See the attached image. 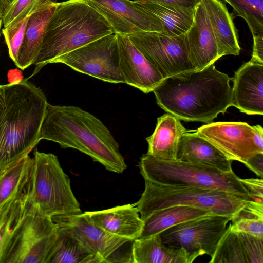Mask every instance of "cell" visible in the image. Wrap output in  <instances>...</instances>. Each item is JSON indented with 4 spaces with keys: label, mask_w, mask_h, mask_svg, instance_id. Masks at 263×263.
I'll list each match as a JSON object with an SVG mask.
<instances>
[{
    "label": "cell",
    "mask_w": 263,
    "mask_h": 263,
    "mask_svg": "<svg viewBox=\"0 0 263 263\" xmlns=\"http://www.w3.org/2000/svg\"><path fill=\"white\" fill-rule=\"evenodd\" d=\"M243 164L257 176L262 178L263 153H258L250 157Z\"/></svg>",
    "instance_id": "35"
},
{
    "label": "cell",
    "mask_w": 263,
    "mask_h": 263,
    "mask_svg": "<svg viewBox=\"0 0 263 263\" xmlns=\"http://www.w3.org/2000/svg\"><path fill=\"white\" fill-rule=\"evenodd\" d=\"M2 24V20L1 18H0V36H1V28Z\"/></svg>",
    "instance_id": "41"
},
{
    "label": "cell",
    "mask_w": 263,
    "mask_h": 263,
    "mask_svg": "<svg viewBox=\"0 0 263 263\" xmlns=\"http://www.w3.org/2000/svg\"><path fill=\"white\" fill-rule=\"evenodd\" d=\"M33 162V158L27 155L15 164L0 172V208L26 191Z\"/></svg>",
    "instance_id": "28"
},
{
    "label": "cell",
    "mask_w": 263,
    "mask_h": 263,
    "mask_svg": "<svg viewBox=\"0 0 263 263\" xmlns=\"http://www.w3.org/2000/svg\"><path fill=\"white\" fill-rule=\"evenodd\" d=\"M198 257L183 248L165 246L159 234L138 238L132 246L133 263H192Z\"/></svg>",
    "instance_id": "24"
},
{
    "label": "cell",
    "mask_w": 263,
    "mask_h": 263,
    "mask_svg": "<svg viewBox=\"0 0 263 263\" xmlns=\"http://www.w3.org/2000/svg\"><path fill=\"white\" fill-rule=\"evenodd\" d=\"M58 237L52 218L28 204L3 263H49Z\"/></svg>",
    "instance_id": "8"
},
{
    "label": "cell",
    "mask_w": 263,
    "mask_h": 263,
    "mask_svg": "<svg viewBox=\"0 0 263 263\" xmlns=\"http://www.w3.org/2000/svg\"><path fill=\"white\" fill-rule=\"evenodd\" d=\"M117 35L120 69L125 83L145 93L153 92L164 79L127 35L119 34Z\"/></svg>",
    "instance_id": "15"
},
{
    "label": "cell",
    "mask_w": 263,
    "mask_h": 263,
    "mask_svg": "<svg viewBox=\"0 0 263 263\" xmlns=\"http://www.w3.org/2000/svg\"><path fill=\"white\" fill-rule=\"evenodd\" d=\"M183 42L196 70L214 64L220 58L206 10L200 0L194 8L193 22L183 35Z\"/></svg>",
    "instance_id": "16"
},
{
    "label": "cell",
    "mask_w": 263,
    "mask_h": 263,
    "mask_svg": "<svg viewBox=\"0 0 263 263\" xmlns=\"http://www.w3.org/2000/svg\"><path fill=\"white\" fill-rule=\"evenodd\" d=\"M222 1L231 6L234 16L246 22L252 35L263 34V0Z\"/></svg>",
    "instance_id": "31"
},
{
    "label": "cell",
    "mask_w": 263,
    "mask_h": 263,
    "mask_svg": "<svg viewBox=\"0 0 263 263\" xmlns=\"http://www.w3.org/2000/svg\"><path fill=\"white\" fill-rule=\"evenodd\" d=\"M211 258L210 263H263V237L229 226Z\"/></svg>",
    "instance_id": "18"
},
{
    "label": "cell",
    "mask_w": 263,
    "mask_h": 263,
    "mask_svg": "<svg viewBox=\"0 0 263 263\" xmlns=\"http://www.w3.org/2000/svg\"><path fill=\"white\" fill-rule=\"evenodd\" d=\"M26 193L29 205L52 218L82 213L69 176L52 153L34 151Z\"/></svg>",
    "instance_id": "5"
},
{
    "label": "cell",
    "mask_w": 263,
    "mask_h": 263,
    "mask_svg": "<svg viewBox=\"0 0 263 263\" xmlns=\"http://www.w3.org/2000/svg\"><path fill=\"white\" fill-rule=\"evenodd\" d=\"M183 35L170 36L164 32L144 31L127 36L165 79L196 70L188 57Z\"/></svg>",
    "instance_id": "12"
},
{
    "label": "cell",
    "mask_w": 263,
    "mask_h": 263,
    "mask_svg": "<svg viewBox=\"0 0 263 263\" xmlns=\"http://www.w3.org/2000/svg\"><path fill=\"white\" fill-rule=\"evenodd\" d=\"M26 192L0 208V263H3L12 238L26 212L28 204Z\"/></svg>",
    "instance_id": "29"
},
{
    "label": "cell",
    "mask_w": 263,
    "mask_h": 263,
    "mask_svg": "<svg viewBox=\"0 0 263 263\" xmlns=\"http://www.w3.org/2000/svg\"><path fill=\"white\" fill-rule=\"evenodd\" d=\"M138 166L144 180L165 185L220 190L248 201L253 200L233 171L224 172L178 159L161 160L147 154L142 156Z\"/></svg>",
    "instance_id": "7"
},
{
    "label": "cell",
    "mask_w": 263,
    "mask_h": 263,
    "mask_svg": "<svg viewBox=\"0 0 263 263\" xmlns=\"http://www.w3.org/2000/svg\"><path fill=\"white\" fill-rule=\"evenodd\" d=\"M132 1H145L157 3H165L180 5L186 7L194 8L198 0H130Z\"/></svg>",
    "instance_id": "37"
},
{
    "label": "cell",
    "mask_w": 263,
    "mask_h": 263,
    "mask_svg": "<svg viewBox=\"0 0 263 263\" xmlns=\"http://www.w3.org/2000/svg\"><path fill=\"white\" fill-rule=\"evenodd\" d=\"M49 263H102L80 240L65 229L58 226L56 247Z\"/></svg>",
    "instance_id": "27"
},
{
    "label": "cell",
    "mask_w": 263,
    "mask_h": 263,
    "mask_svg": "<svg viewBox=\"0 0 263 263\" xmlns=\"http://www.w3.org/2000/svg\"><path fill=\"white\" fill-rule=\"evenodd\" d=\"M5 85H0V117L5 107Z\"/></svg>",
    "instance_id": "38"
},
{
    "label": "cell",
    "mask_w": 263,
    "mask_h": 263,
    "mask_svg": "<svg viewBox=\"0 0 263 263\" xmlns=\"http://www.w3.org/2000/svg\"><path fill=\"white\" fill-rule=\"evenodd\" d=\"M59 3L46 0L30 15L20 48L16 66L23 70L33 65L41 48L48 22Z\"/></svg>",
    "instance_id": "20"
},
{
    "label": "cell",
    "mask_w": 263,
    "mask_h": 263,
    "mask_svg": "<svg viewBox=\"0 0 263 263\" xmlns=\"http://www.w3.org/2000/svg\"><path fill=\"white\" fill-rule=\"evenodd\" d=\"M213 214L210 211L186 205H175L155 211L143 221L144 226L139 238L159 234L174 226Z\"/></svg>",
    "instance_id": "26"
},
{
    "label": "cell",
    "mask_w": 263,
    "mask_h": 263,
    "mask_svg": "<svg viewBox=\"0 0 263 263\" xmlns=\"http://www.w3.org/2000/svg\"><path fill=\"white\" fill-rule=\"evenodd\" d=\"M113 33L106 18L86 0L59 3L27 79L59 57Z\"/></svg>",
    "instance_id": "4"
},
{
    "label": "cell",
    "mask_w": 263,
    "mask_h": 263,
    "mask_svg": "<svg viewBox=\"0 0 263 263\" xmlns=\"http://www.w3.org/2000/svg\"><path fill=\"white\" fill-rule=\"evenodd\" d=\"M0 117V172L18 162L38 144L48 104L43 91L24 79L5 84Z\"/></svg>",
    "instance_id": "3"
},
{
    "label": "cell",
    "mask_w": 263,
    "mask_h": 263,
    "mask_svg": "<svg viewBox=\"0 0 263 263\" xmlns=\"http://www.w3.org/2000/svg\"><path fill=\"white\" fill-rule=\"evenodd\" d=\"M8 5L5 0H0V18H2L3 13L7 8Z\"/></svg>",
    "instance_id": "39"
},
{
    "label": "cell",
    "mask_w": 263,
    "mask_h": 263,
    "mask_svg": "<svg viewBox=\"0 0 263 263\" xmlns=\"http://www.w3.org/2000/svg\"><path fill=\"white\" fill-rule=\"evenodd\" d=\"M232 106L248 115L263 114V63L252 58L235 71Z\"/></svg>",
    "instance_id": "17"
},
{
    "label": "cell",
    "mask_w": 263,
    "mask_h": 263,
    "mask_svg": "<svg viewBox=\"0 0 263 263\" xmlns=\"http://www.w3.org/2000/svg\"><path fill=\"white\" fill-rule=\"evenodd\" d=\"M62 227L80 240L102 263H133L134 240L113 235L92 223L82 213L52 217Z\"/></svg>",
    "instance_id": "11"
},
{
    "label": "cell",
    "mask_w": 263,
    "mask_h": 263,
    "mask_svg": "<svg viewBox=\"0 0 263 263\" xmlns=\"http://www.w3.org/2000/svg\"><path fill=\"white\" fill-rule=\"evenodd\" d=\"M84 214L106 231L131 240L140 237L144 226L136 203Z\"/></svg>",
    "instance_id": "19"
},
{
    "label": "cell",
    "mask_w": 263,
    "mask_h": 263,
    "mask_svg": "<svg viewBox=\"0 0 263 263\" xmlns=\"http://www.w3.org/2000/svg\"><path fill=\"white\" fill-rule=\"evenodd\" d=\"M232 80L212 64L166 78L153 92L166 112L180 120L207 124L232 106Z\"/></svg>",
    "instance_id": "1"
},
{
    "label": "cell",
    "mask_w": 263,
    "mask_h": 263,
    "mask_svg": "<svg viewBox=\"0 0 263 263\" xmlns=\"http://www.w3.org/2000/svg\"><path fill=\"white\" fill-rule=\"evenodd\" d=\"M109 23L113 32L128 35L141 32H164L160 20L130 0H86Z\"/></svg>",
    "instance_id": "14"
},
{
    "label": "cell",
    "mask_w": 263,
    "mask_h": 263,
    "mask_svg": "<svg viewBox=\"0 0 263 263\" xmlns=\"http://www.w3.org/2000/svg\"><path fill=\"white\" fill-rule=\"evenodd\" d=\"M186 132L179 119L170 113L164 114L157 118L153 133L146 138V154L161 160H177L179 143Z\"/></svg>",
    "instance_id": "23"
},
{
    "label": "cell",
    "mask_w": 263,
    "mask_h": 263,
    "mask_svg": "<svg viewBox=\"0 0 263 263\" xmlns=\"http://www.w3.org/2000/svg\"><path fill=\"white\" fill-rule=\"evenodd\" d=\"M230 229L263 237V202L249 201L231 220Z\"/></svg>",
    "instance_id": "30"
},
{
    "label": "cell",
    "mask_w": 263,
    "mask_h": 263,
    "mask_svg": "<svg viewBox=\"0 0 263 263\" xmlns=\"http://www.w3.org/2000/svg\"><path fill=\"white\" fill-rule=\"evenodd\" d=\"M249 201L222 190L165 185L145 180L144 190L136 204L143 220L155 211L175 205L194 206L213 214L234 216Z\"/></svg>",
    "instance_id": "6"
},
{
    "label": "cell",
    "mask_w": 263,
    "mask_h": 263,
    "mask_svg": "<svg viewBox=\"0 0 263 263\" xmlns=\"http://www.w3.org/2000/svg\"><path fill=\"white\" fill-rule=\"evenodd\" d=\"M203 4L214 34L220 58L238 55L240 51L237 29L230 14L220 0H200Z\"/></svg>",
    "instance_id": "22"
},
{
    "label": "cell",
    "mask_w": 263,
    "mask_h": 263,
    "mask_svg": "<svg viewBox=\"0 0 263 263\" xmlns=\"http://www.w3.org/2000/svg\"><path fill=\"white\" fill-rule=\"evenodd\" d=\"M46 0H13L2 17L4 27L9 26L32 12Z\"/></svg>",
    "instance_id": "33"
},
{
    "label": "cell",
    "mask_w": 263,
    "mask_h": 263,
    "mask_svg": "<svg viewBox=\"0 0 263 263\" xmlns=\"http://www.w3.org/2000/svg\"><path fill=\"white\" fill-rule=\"evenodd\" d=\"M33 12L15 23L4 27L2 29L9 57L14 63L17 60L29 18Z\"/></svg>",
    "instance_id": "32"
},
{
    "label": "cell",
    "mask_w": 263,
    "mask_h": 263,
    "mask_svg": "<svg viewBox=\"0 0 263 263\" xmlns=\"http://www.w3.org/2000/svg\"><path fill=\"white\" fill-rule=\"evenodd\" d=\"M234 216L211 214L170 227L159 234L167 247L183 248L198 256L214 254Z\"/></svg>",
    "instance_id": "10"
},
{
    "label": "cell",
    "mask_w": 263,
    "mask_h": 263,
    "mask_svg": "<svg viewBox=\"0 0 263 263\" xmlns=\"http://www.w3.org/2000/svg\"><path fill=\"white\" fill-rule=\"evenodd\" d=\"M252 58L263 63V34L253 35Z\"/></svg>",
    "instance_id": "36"
},
{
    "label": "cell",
    "mask_w": 263,
    "mask_h": 263,
    "mask_svg": "<svg viewBox=\"0 0 263 263\" xmlns=\"http://www.w3.org/2000/svg\"><path fill=\"white\" fill-rule=\"evenodd\" d=\"M40 140L56 142L62 148L77 149L103 165L122 173L127 168L119 145L98 118L75 106L47 104Z\"/></svg>",
    "instance_id": "2"
},
{
    "label": "cell",
    "mask_w": 263,
    "mask_h": 263,
    "mask_svg": "<svg viewBox=\"0 0 263 263\" xmlns=\"http://www.w3.org/2000/svg\"><path fill=\"white\" fill-rule=\"evenodd\" d=\"M12 1L13 0H5L8 5L12 2Z\"/></svg>",
    "instance_id": "40"
},
{
    "label": "cell",
    "mask_w": 263,
    "mask_h": 263,
    "mask_svg": "<svg viewBox=\"0 0 263 263\" xmlns=\"http://www.w3.org/2000/svg\"><path fill=\"white\" fill-rule=\"evenodd\" d=\"M133 2L137 6L157 17L166 35L184 34L193 23L194 8L151 1Z\"/></svg>",
    "instance_id": "25"
},
{
    "label": "cell",
    "mask_w": 263,
    "mask_h": 263,
    "mask_svg": "<svg viewBox=\"0 0 263 263\" xmlns=\"http://www.w3.org/2000/svg\"><path fill=\"white\" fill-rule=\"evenodd\" d=\"M255 125L242 122H212L199 127L196 133L232 161L244 163L261 153L254 141Z\"/></svg>",
    "instance_id": "13"
},
{
    "label": "cell",
    "mask_w": 263,
    "mask_h": 263,
    "mask_svg": "<svg viewBox=\"0 0 263 263\" xmlns=\"http://www.w3.org/2000/svg\"><path fill=\"white\" fill-rule=\"evenodd\" d=\"M53 63L64 64L104 82L125 83L119 66L117 35L114 33L62 55Z\"/></svg>",
    "instance_id": "9"
},
{
    "label": "cell",
    "mask_w": 263,
    "mask_h": 263,
    "mask_svg": "<svg viewBox=\"0 0 263 263\" xmlns=\"http://www.w3.org/2000/svg\"><path fill=\"white\" fill-rule=\"evenodd\" d=\"M240 181L252 196L253 200L263 202L262 179L240 178Z\"/></svg>",
    "instance_id": "34"
},
{
    "label": "cell",
    "mask_w": 263,
    "mask_h": 263,
    "mask_svg": "<svg viewBox=\"0 0 263 263\" xmlns=\"http://www.w3.org/2000/svg\"><path fill=\"white\" fill-rule=\"evenodd\" d=\"M177 159L224 172L233 171L231 160L196 132H186L181 138Z\"/></svg>",
    "instance_id": "21"
}]
</instances>
